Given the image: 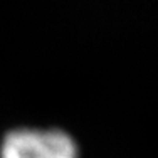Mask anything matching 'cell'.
<instances>
[{"instance_id": "cell-1", "label": "cell", "mask_w": 158, "mask_h": 158, "mask_svg": "<svg viewBox=\"0 0 158 158\" xmlns=\"http://www.w3.org/2000/svg\"><path fill=\"white\" fill-rule=\"evenodd\" d=\"M0 158H79L77 145L59 128H15L0 143Z\"/></svg>"}]
</instances>
